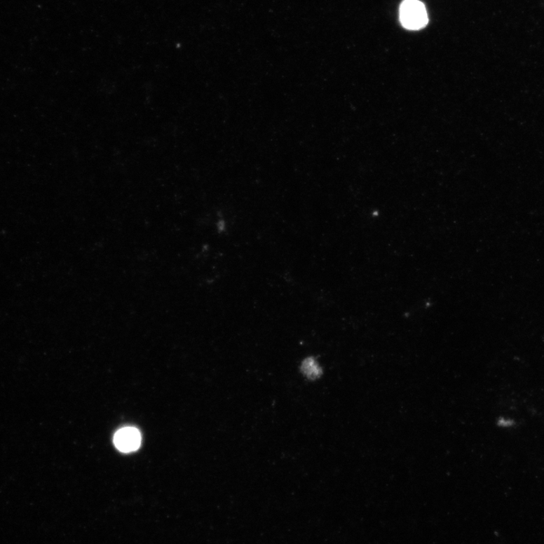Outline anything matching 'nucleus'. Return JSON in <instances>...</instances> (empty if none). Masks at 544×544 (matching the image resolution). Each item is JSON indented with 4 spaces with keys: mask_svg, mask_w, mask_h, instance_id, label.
<instances>
[{
    "mask_svg": "<svg viewBox=\"0 0 544 544\" xmlns=\"http://www.w3.org/2000/svg\"><path fill=\"white\" fill-rule=\"evenodd\" d=\"M400 21L407 30H420L428 24L426 9L419 0H404L400 7Z\"/></svg>",
    "mask_w": 544,
    "mask_h": 544,
    "instance_id": "f257e3e1",
    "label": "nucleus"
},
{
    "mask_svg": "<svg viewBox=\"0 0 544 544\" xmlns=\"http://www.w3.org/2000/svg\"><path fill=\"white\" fill-rule=\"evenodd\" d=\"M114 444L121 451L129 453L137 450L141 444V435L138 430L126 427L114 435Z\"/></svg>",
    "mask_w": 544,
    "mask_h": 544,
    "instance_id": "f03ea898",
    "label": "nucleus"
},
{
    "mask_svg": "<svg viewBox=\"0 0 544 544\" xmlns=\"http://www.w3.org/2000/svg\"><path fill=\"white\" fill-rule=\"evenodd\" d=\"M301 371L311 380H315L322 374V368L320 367L315 359L312 357L307 358L301 366Z\"/></svg>",
    "mask_w": 544,
    "mask_h": 544,
    "instance_id": "7ed1b4c3",
    "label": "nucleus"
}]
</instances>
